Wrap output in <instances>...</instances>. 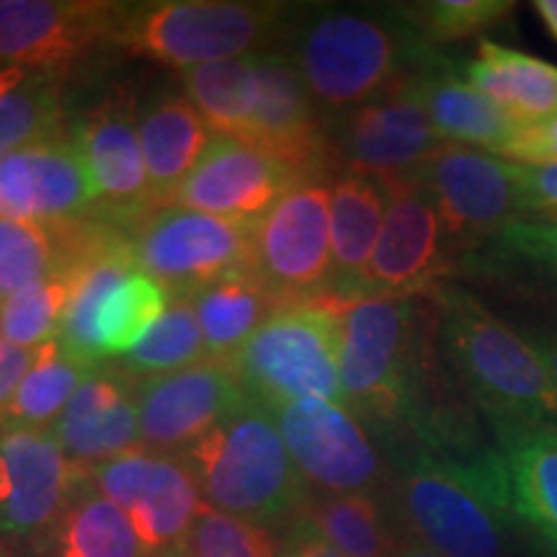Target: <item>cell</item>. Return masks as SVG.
<instances>
[{
    "mask_svg": "<svg viewBox=\"0 0 557 557\" xmlns=\"http://www.w3.org/2000/svg\"><path fill=\"white\" fill-rule=\"evenodd\" d=\"M416 540L442 557H506L511 487L498 449L447 457L418 449L400 478Z\"/></svg>",
    "mask_w": 557,
    "mask_h": 557,
    "instance_id": "6da1fadb",
    "label": "cell"
},
{
    "mask_svg": "<svg viewBox=\"0 0 557 557\" xmlns=\"http://www.w3.org/2000/svg\"><path fill=\"white\" fill-rule=\"evenodd\" d=\"M438 329L451 369L496 426H557V382L527 336L465 289L444 287Z\"/></svg>",
    "mask_w": 557,
    "mask_h": 557,
    "instance_id": "7a4b0ae2",
    "label": "cell"
},
{
    "mask_svg": "<svg viewBox=\"0 0 557 557\" xmlns=\"http://www.w3.org/2000/svg\"><path fill=\"white\" fill-rule=\"evenodd\" d=\"M429 58L410 26L389 13L323 9L297 32L289 60L315 103L354 111L400 86Z\"/></svg>",
    "mask_w": 557,
    "mask_h": 557,
    "instance_id": "3957f363",
    "label": "cell"
},
{
    "mask_svg": "<svg viewBox=\"0 0 557 557\" xmlns=\"http://www.w3.org/2000/svg\"><path fill=\"white\" fill-rule=\"evenodd\" d=\"M201 500L263 527H287L308 506V483L299 478L271 408L248 403L186 451Z\"/></svg>",
    "mask_w": 557,
    "mask_h": 557,
    "instance_id": "277c9868",
    "label": "cell"
},
{
    "mask_svg": "<svg viewBox=\"0 0 557 557\" xmlns=\"http://www.w3.org/2000/svg\"><path fill=\"white\" fill-rule=\"evenodd\" d=\"M171 295L137 269L127 238L96 222L62 318L58 344L70 359L96 369L120 359L156 329Z\"/></svg>",
    "mask_w": 557,
    "mask_h": 557,
    "instance_id": "5b68a950",
    "label": "cell"
},
{
    "mask_svg": "<svg viewBox=\"0 0 557 557\" xmlns=\"http://www.w3.org/2000/svg\"><path fill=\"white\" fill-rule=\"evenodd\" d=\"M338 372L359 421L413 426L421 389V320L413 297L338 299Z\"/></svg>",
    "mask_w": 557,
    "mask_h": 557,
    "instance_id": "8992f818",
    "label": "cell"
},
{
    "mask_svg": "<svg viewBox=\"0 0 557 557\" xmlns=\"http://www.w3.org/2000/svg\"><path fill=\"white\" fill-rule=\"evenodd\" d=\"M338 297L282 302L230 359L248 403L276 408L295 400L344 403L338 372Z\"/></svg>",
    "mask_w": 557,
    "mask_h": 557,
    "instance_id": "52a82bcc",
    "label": "cell"
},
{
    "mask_svg": "<svg viewBox=\"0 0 557 557\" xmlns=\"http://www.w3.org/2000/svg\"><path fill=\"white\" fill-rule=\"evenodd\" d=\"M284 9L238 0H158L122 3L111 41L160 65L189 70L246 58L274 37Z\"/></svg>",
    "mask_w": 557,
    "mask_h": 557,
    "instance_id": "ba28073f",
    "label": "cell"
},
{
    "mask_svg": "<svg viewBox=\"0 0 557 557\" xmlns=\"http://www.w3.org/2000/svg\"><path fill=\"white\" fill-rule=\"evenodd\" d=\"M253 227L186 207H156L132 220L124 238L139 271L171 299H191L220 278L253 271Z\"/></svg>",
    "mask_w": 557,
    "mask_h": 557,
    "instance_id": "9c48e42d",
    "label": "cell"
},
{
    "mask_svg": "<svg viewBox=\"0 0 557 557\" xmlns=\"http://www.w3.org/2000/svg\"><path fill=\"white\" fill-rule=\"evenodd\" d=\"M83 475L127 513L148 557H189L191 527L205 500L186 457L135 449Z\"/></svg>",
    "mask_w": 557,
    "mask_h": 557,
    "instance_id": "30bf717a",
    "label": "cell"
},
{
    "mask_svg": "<svg viewBox=\"0 0 557 557\" xmlns=\"http://www.w3.org/2000/svg\"><path fill=\"white\" fill-rule=\"evenodd\" d=\"M331 186L302 178L253 227V274L282 302L331 289Z\"/></svg>",
    "mask_w": 557,
    "mask_h": 557,
    "instance_id": "8fae6325",
    "label": "cell"
},
{
    "mask_svg": "<svg viewBox=\"0 0 557 557\" xmlns=\"http://www.w3.org/2000/svg\"><path fill=\"white\" fill-rule=\"evenodd\" d=\"M413 176L434 201L444 240L457 246L498 238L511 222L524 220L517 163L496 152L444 143Z\"/></svg>",
    "mask_w": 557,
    "mask_h": 557,
    "instance_id": "7c38bea8",
    "label": "cell"
},
{
    "mask_svg": "<svg viewBox=\"0 0 557 557\" xmlns=\"http://www.w3.org/2000/svg\"><path fill=\"white\" fill-rule=\"evenodd\" d=\"M299 478L331 496L369 493L382 480V459L361 421L331 400H295L271 408Z\"/></svg>",
    "mask_w": 557,
    "mask_h": 557,
    "instance_id": "4fadbf2b",
    "label": "cell"
},
{
    "mask_svg": "<svg viewBox=\"0 0 557 557\" xmlns=\"http://www.w3.org/2000/svg\"><path fill=\"white\" fill-rule=\"evenodd\" d=\"M243 406L248 395L230 361L207 359L137 382L139 449L186 455Z\"/></svg>",
    "mask_w": 557,
    "mask_h": 557,
    "instance_id": "5bb4252c",
    "label": "cell"
},
{
    "mask_svg": "<svg viewBox=\"0 0 557 557\" xmlns=\"http://www.w3.org/2000/svg\"><path fill=\"white\" fill-rule=\"evenodd\" d=\"M78 478L52 429H0V537L45 545Z\"/></svg>",
    "mask_w": 557,
    "mask_h": 557,
    "instance_id": "9a60e30c",
    "label": "cell"
},
{
    "mask_svg": "<svg viewBox=\"0 0 557 557\" xmlns=\"http://www.w3.org/2000/svg\"><path fill=\"white\" fill-rule=\"evenodd\" d=\"M377 181L387 207L377 248L361 276L359 297H413L447 271L442 220L418 176Z\"/></svg>",
    "mask_w": 557,
    "mask_h": 557,
    "instance_id": "2e32d148",
    "label": "cell"
},
{
    "mask_svg": "<svg viewBox=\"0 0 557 557\" xmlns=\"http://www.w3.org/2000/svg\"><path fill=\"white\" fill-rule=\"evenodd\" d=\"M302 178L259 145L235 137H212L205 156L165 207H186L256 225Z\"/></svg>",
    "mask_w": 557,
    "mask_h": 557,
    "instance_id": "e0dca14e",
    "label": "cell"
},
{
    "mask_svg": "<svg viewBox=\"0 0 557 557\" xmlns=\"http://www.w3.org/2000/svg\"><path fill=\"white\" fill-rule=\"evenodd\" d=\"M413 75L344 116L336 143L348 171L369 178L413 176L442 148Z\"/></svg>",
    "mask_w": 557,
    "mask_h": 557,
    "instance_id": "ac0fdd59",
    "label": "cell"
},
{
    "mask_svg": "<svg viewBox=\"0 0 557 557\" xmlns=\"http://www.w3.org/2000/svg\"><path fill=\"white\" fill-rule=\"evenodd\" d=\"M120 11L103 0H0V62L65 73L111 41Z\"/></svg>",
    "mask_w": 557,
    "mask_h": 557,
    "instance_id": "d6986e66",
    "label": "cell"
},
{
    "mask_svg": "<svg viewBox=\"0 0 557 557\" xmlns=\"http://www.w3.org/2000/svg\"><path fill=\"white\" fill-rule=\"evenodd\" d=\"M90 191L111 218H139L156 209L139 143V116L127 94H111L88 111L73 135Z\"/></svg>",
    "mask_w": 557,
    "mask_h": 557,
    "instance_id": "ffe728a7",
    "label": "cell"
},
{
    "mask_svg": "<svg viewBox=\"0 0 557 557\" xmlns=\"http://www.w3.org/2000/svg\"><path fill=\"white\" fill-rule=\"evenodd\" d=\"M96 207L86 165L73 137L3 152L0 156V220L65 225Z\"/></svg>",
    "mask_w": 557,
    "mask_h": 557,
    "instance_id": "44dd1931",
    "label": "cell"
},
{
    "mask_svg": "<svg viewBox=\"0 0 557 557\" xmlns=\"http://www.w3.org/2000/svg\"><path fill=\"white\" fill-rule=\"evenodd\" d=\"M248 143L295 169L305 178H320L329 163V135L315 99L289 58H259V109Z\"/></svg>",
    "mask_w": 557,
    "mask_h": 557,
    "instance_id": "7402d4cb",
    "label": "cell"
},
{
    "mask_svg": "<svg viewBox=\"0 0 557 557\" xmlns=\"http://www.w3.org/2000/svg\"><path fill=\"white\" fill-rule=\"evenodd\" d=\"M52 431L81 472L139 449L137 382L116 367L94 369Z\"/></svg>",
    "mask_w": 557,
    "mask_h": 557,
    "instance_id": "603a6c76",
    "label": "cell"
},
{
    "mask_svg": "<svg viewBox=\"0 0 557 557\" xmlns=\"http://www.w3.org/2000/svg\"><path fill=\"white\" fill-rule=\"evenodd\" d=\"M413 83L436 135L444 143L468 145L500 156L508 139L517 135L519 124L436 54H431L418 67Z\"/></svg>",
    "mask_w": 557,
    "mask_h": 557,
    "instance_id": "cb8c5ba5",
    "label": "cell"
},
{
    "mask_svg": "<svg viewBox=\"0 0 557 557\" xmlns=\"http://www.w3.org/2000/svg\"><path fill=\"white\" fill-rule=\"evenodd\" d=\"M387 197L377 178L346 171L331 184V292L359 297L361 276L377 248Z\"/></svg>",
    "mask_w": 557,
    "mask_h": 557,
    "instance_id": "d4e9b609",
    "label": "cell"
},
{
    "mask_svg": "<svg viewBox=\"0 0 557 557\" xmlns=\"http://www.w3.org/2000/svg\"><path fill=\"white\" fill-rule=\"evenodd\" d=\"M511 506L557 553V426H496Z\"/></svg>",
    "mask_w": 557,
    "mask_h": 557,
    "instance_id": "484cf974",
    "label": "cell"
},
{
    "mask_svg": "<svg viewBox=\"0 0 557 557\" xmlns=\"http://www.w3.org/2000/svg\"><path fill=\"white\" fill-rule=\"evenodd\" d=\"M212 137L207 122L186 96H160L139 114V143L150 178L152 205H169L205 156Z\"/></svg>",
    "mask_w": 557,
    "mask_h": 557,
    "instance_id": "4316f807",
    "label": "cell"
},
{
    "mask_svg": "<svg viewBox=\"0 0 557 557\" xmlns=\"http://www.w3.org/2000/svg\"><path fill=\"white\" fill-rule=\"evenodd\" d=\"M465 81L517 124H532L557 114V67L498 41H480L465 67Z\"/></svg>",
    "mask_w": 557,
    "mask_h": 557,
    "instance_id": "83f0119b",
    "label": "cell"
},
{
    "mask_svg": "<svg viewBox=\"0 0 557 557\" xmlns=\"http://www.w3.org/2000/svg\"><path fill=\"white\" fill-rule=\"evenodd\" d=\"M90 227L83 220L65 225L0 220V302L41 278L78 267Z\"/></svg>",
    "mask_w": 557,
    "mask_h": 557,
    "instance_id": "f1b7e54d",
    "label": "cell"
},
{
    "mask_svg": "<svg viewBox=\"0 0 557 557\" xmlns=\"http://www.w3.org/2000/svg\"><path fill=\"white\" fill-rule=\"evenodd\" d=\"M207 357L230 361L271 318L282 299L253 271L209 284L191 297Z\"/></svg>",
    "mask_w": 557,
    "mask_h": 557,
    "instance_id": "f546056e",
    "label": "cell"
},
{
    "mask_svg": "<svg viewBox=\"0 0 557 557\" xmlns=\"http://www.w3.org/2000/svg\"><path fill=\"white\" fill-rule=\"evenodd\" d=\"M45 545L52 557H148L127 513L83 472Z\"/></svg>",
    "mask_w": 557,
    "mask_h": 557,
    "instance_id": "4dcf8cb0",
    "label": "cell"
},
{
    "mask_svg": "<svg viewBox=\"0 0 557 557\" xmlns=\"http://www.w3.org/2000/svg\"><path fill=\"white\" fill-rule=\"evenodd\" d=\"M259 58L261 54H246L181 70L186 99L214 137L250 139L259 109Z\"/></svg>",
    "mask_w": 557,
    "mask_h": 557,
    "instance_id": "1f68e13d",
    "label": "cell"
},
{
    "mask_svg": "<svg viewBox=\"0 0 557 557\" xmlns=\"http://www.w3.org/2000/svg\"><path fill=\"white\" fill-rule=\"evenodd\" d=\"M62 75L0 62V156L62 137Z\"/></svg>",
    "mask_w": 557,
    "mask_h": 557,
    "instance_id": "d6a6232c",
    "label": "cell"
},
{
    "mask_svg": "<svg viewBox=\"0 0 557 557\" xmlns=\"http://www.w3.org/2000/svg\"><path fill=\"white\" fill-rule=\"evenodd\" d=\"M90 372L94 369L70 359L58 341L39 346L37 359L13 395L0 429H52Z\"/></svg>",
    "mask_w": 557,
    "mask_h": 557,
    "instance_id": "836d02e7",
    "label": "cell"
},
{
    "mask_svg": "<svg viewBox=\"0 0 557 557\" xmlns=\"http://www.w3.org/2000/svg\"><path fill=\"white\" fill-rule=\"evenodd\" d=\"M305 513L344 557H395L398 542L389 534L377 498L369 493L310 498Z\"/></svg>",
    "mask_w": 557,
    "mask_h": 557,
    "instance_id": "e575fe53",
    "label": "cell"
},
{
    "mask_svg": "<svg viewBox=\"0 0 557 557\" xmlns=\"http://www.w3.org/2000/svg\"><path fill=\"white\" fill-rule=\"evenodd\" d=\"M207 346L201 336L197 312L191 299H171L165 315L158 320L156 329L145 336L129 354L116 359L122 369L135 382L160 377V374L178 372L207 361Z\"/></svg>",
    "mask_w": 557,
    "mask_h": 557,
    "instance_id": "d590c367",
    "label": "cell"
},
{
    "mask_svg": "<svg viewBox=\"0 0 557 557\" xmlns=\"http://www.w3.org/2000/svg\"><path fill=\"white\" fill-rule=\"evenodd\" d=\"M73 271L32 284L0 302V336L24 348H39L58 341L65 318Z\"/></svg>",
    "mask_w": 557,
    "mask_h": 557,
    "instance_id": "8d00e7d4",
    "label": "cell"
},
{
    "mask_svg": "<svg viewBox=\"0 0 557 557\" xmlns=\"http://www.w3.org/2000/svg\"><path fill=\"white\" fill-rule=\"evenodd\" d=\"M282 540L269 527L201 504L191 527L189 557H278Z\"/></svg>",
    "mask_w": 557,
    "mask_h": 557,
    "instance_id": "74e56055",
    "label": "cell"
},
{
    "mask_svg": "<svg viewBox=\"0 0 557 557\" xmlns=\"http://www.w3.org/2000/svg\"><path fill=\"white\" fill-rule=\"evenodd\" d=\"M513 9L511 0H434L418 5V29L436 39H465L491 29Z\"/></svg>",
    "mask_w": 557,
    "mask_h": 557,
    "instance_id": "f35d334b",
    "label": "cell"
},
{
    "mask_svg": "<svg viewBox=\"0 0 557 557\" xmlns=\"http://www.w3.org/2000/svg\"><path fill=\"white\" fill-rule=\"evenodd\" d=\"M498 243L506 253L519 256V259L549 271L557 278V222H511L498 235Z\"/></svg>",
    "mask_w": 557,
    "mask_h": 557,
    "instance_id": "ab89813d",
    "label": "cell"
},
{
    "mask_svg": "<svg viewBox=\"0 0 557 557\" xmlns=\"http://www.w3.org/2000/svg\"><path fill=\"white\" fill-rule=\"evenodd\" d=\"M500 158L521 165L557 163V114L542 122L519 124L517 135L500 150Z\"/></svg>",
    "mask_w": 557,
    "mask_h": 557,
    "instance_id": "60d3db41",
    "label": "cell"
},
{
    "mask_svg": "<svg viewBox=\"0 0 557 557\" xmlns=\"http://www.w3.org/2000/svg\"><path fill=\"white\" fill-rule=\"evenodd\" d=\"M524 220L557 222V163L521 165L517 163Z\"/></svg>",
    "mask_w": 557,
    "mask_h": 557,
    "instance_id": "b9f144b4",
    "label": "cell"
},
{
    "mask_svg": "<svg viewBox=\"0 0 557 557\" xmlns=\"http://www.w3.org/2000/svg\"><path fill=\"white\" fill-rule=\"evenodd\" d=\"M278 557H344V555H341L338 549L318 532L315 524H312L302 508V513L284 527L282 555Z\"/></svg>",
    "mask_w": 557,
    "mask_h": 557,
    "instance_id": "7bdbcfd3",
    "label": "cell"
},
{
    "mask_svg": "<svg viewBox=\"0 0 557 557\" xmlns=\"http://www.w3.org/2000/svg\"><path fill=\"white\" fill-rule=\"evenodd\" d=\"M34 359H37V348L16 346L0 336V421H3L5 410H9L13 395L32 369Z\"/></svg>",
    "mask_w": 557,
    "mask_h": 557,
    "instance_id": "ee69618b",
    "label": "cell"
},
{
    "mask_svg": "<svg viewBox=\"0 0 557 557\" xmlns=\"http://www.w3.org/2000/svg\"><path fill=\"white\" fill-rule=\"evenodd\" d=\"M532 341V346L537 348L542 361L553 374V380L557 382V333H534V336H527Z\"/></svg>",
    "mask_w": 557,
    "mask_h": 557,
    "instance_id": "f6af8a7d",
    "label": "cell"
},
{
    "mask_svg": "<svg viewBox=\"0 0 557 557\" xmlns=\"http://www.w3.org/2000/svg\"><path fill=\"white\" fill-rule=\"evenodd\" d=\"M534 11L540 13V18L545 21L547 32L553 34V39L557 41V0H537V3H534Z\"/></svg>",
    "mask_w": 557,
    "mask_h": 557,
    "instance_id": "bcb514c9",
    "label": "cell"
},
{
    "mask_svg": "<svg viewBox=\"0 0 557 557\" xmlns=\"http://www.w3.org/2000/svg\"><path fill=\"white\" fill-rule=\"evenodd\" d=\"M395 557H442V555L423 545V542L413 540V542H403V545H398V553H395Z\"/></svg>",
    "mask_w": 557,
    "mask_h": 557,
    "instance_id": "7dc6e473",
    "label": "cell"
},
{
    "mask_svg": "<svg viewBox=\"0 0 557 557\" xmlns=\"http://www.w3.org/2000/svg\"><path fill=\"white\" fill-rule=\"evenodd\" d=\"M0 557H18L16 549H13V545L5 537H0Z\"/></svg>",
    "mask_w": 557,
    "mask_h": 557,
    "instance_id": "c3c4849f",
    "label": "cell"
}]
</instances>
